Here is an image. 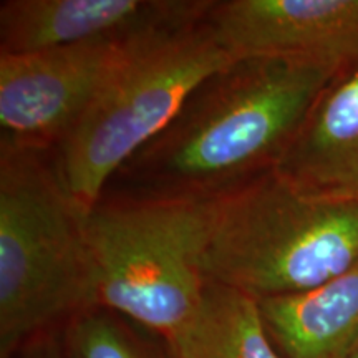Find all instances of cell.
<instances>
[{
	"label": "cell",
	"instance_id": "cell-1",
	"mask_svg": "<svg viewBox=\"0 0 358 358\" xmlns=\"http://www.w3.org/2000/svg\"><path fill=\"white\" fill-rule=\"evenodd\" d=\"M340 65L294 57L236 58L191 93L163 133L115 174L108 187L116 189L106 194H231L275 169Z\"/></svg>",
	"mask_w": 358,
	"mask_h": 358
},
{
	"label": "cell",
	"instance_id": "cell-2",
	"mask_svg": "<svg viewBox=\"0 0 358 358\" xmlns=\"http://www.w3.org/2000/svg\"><path fill=\"white\" fill-rule=\"evenodd\" d=\"M83 219L47 151L0 143V358L95 307Z\"/></svg>",
	"mask_w": 358,
	"mask_h": 358
},
{
	"label": "cell",
	"instance_id": "cell-3",
	"mask_svg": "<svg viewBox=\"0 0 358 358\" xmlns=\"http://www.w3.org/2000/svg\"><path fill=\"white\" fill-rule=\"evenodd\" d=\"M201 266L256 301L319 287L358 266V201L306 194L272 169L219 199Z\"/></svg>",
	"mask_w": 358,
	"mask_h": 358
},
{
	"label": "cell",
	"instance_id": "cell-4",
	"mask_svg": "<svg viewBox=\"0 0 358 358\" xmlns=\"http://www.w3.org/2000/svg\"><path fill=\"white\" fill-rule=\"evenodd\" d=\"M219 199L105 194L85 214L95 307L161 340L198 313L208 280L203 256Z\"/></svg>",
	"mask_w": 358,
	"mask_h": 358
},
{
	"label": "cell",
	"instance_id": "cell-5",
	"mask_svg": "<svg viewBox=\"0 0 358 358\" xmlns=\"http://www.w3.org/2000/svg\"><path fill=\"white\" fill-rule=\"evenodd\" d=\"M232 60L208 15L143 42L57 148V173L80 211L87 214L115 174L176 118L191 93Z\"/></svg>",
	"mask_w": 358,
	"mask_h": 358
},
{
	"label": "cell",
	"instance_id": "cell-6",
	"mask_svg": "<svg viewBox=\"0 0 358 358\" xmlns=\"http://www.w3.org/2000/svg\"><path fill=\"white\" fill-rule=\"evenodd\" d=\"M150 38L0 53V143L57 150L98 92Z\"/></svg>",
	"mask_w": 358,
	"mask_h": 358
},
{
	"label": "cell",
	"instance_id": "cell-7",
	"mask_svg": "<svg viewBox=\"0 0 358 358\" xmlns=\"http://www.w3.org/2000/svg\"><path fill=\"white\" fill-rule=\"evenodd\" d=\"M211 6V0H3L0 53L148 38L204 19Z\"/></svg>",
	"mask_w": 358,
	"mask_h": 358
},
{
	"label": "cell",
	"instance_id": "cell-8",
	"mask_svg": "<svg viewBox=\"0 0 358 358\" xmlns=\"http://www.w3.org/2000/svg\"><path fill=\"white\" fill-rule=\"evenodd\" d=\"M208 22L234 58H358V0L213 2Z\"/></svg>",
	"mask_w": 358,
	"mask_h": 358
},
{
	"label": "cell",
	"instance_id": "cell-9",
	"mask_svg": "<svg viewBox=\"0 0 358 358\" xmlns=\"http://www.w3.org/2000/svg\"><path fill=\"white\" fill-rule=\"evenodd\" d=\"M274 171L306 194L358 201V58L322 88Z\"/></svg>",
	"mask_w": 358,
	"mask_h": 358
},
{
	"label": "cell",
	"instance_id": "cell-10",
	"mask_svg": "<svg viewBox=\"0 0 358 358\" xmlns=\"http://www.w3.org/2000/svg\"><path fill=\"white\" fill-rule=\"evenodd\" d=\"M257 306L284 358H350L358 348V266L315 289Z\"/></svg>",
	"mask_w": 358,
	"mask_h": 358
},
{
	"label": "cell",
	"instance_id": "cell-11",
	"mask_svg": "<svg viewBox=\"0 0 358 358\" xmlns=\"http://www.w3.org/2000/svg\"><path fill=\"white\" fill-rule=\"evenodd\" d=\"M164 343L171 358H284L256 299L214 282L206 285L194 319Z\"/></svg>",
	"mask_w": 358,
	"mask_h": 358
},
{
	"label": "cell",
	"instance_id": "cell-12",
	"mask_svg": "<svg viewBox=\"0 0 358 358\" xmlns=\"http://www.w3.org/2000/svg\"><path fill=\"white\" fill-rule=\"evenodd\" d=\"M60 337L70 358H171L159 337L100 307L70 319Z\"/></svg>",
	"mask_w": 358,
	"mask_h": 358
},
{
	"label": "cell",
	"instance_id": "cell-13",
	"mask_svg": "<svg viewBox=\"0 0 358 358\" xmlns=\"http://www.w3.org/2000/svg\"><path fill=\"white\" fill-rule=\"evenodd\" d=\"M12 358H70L62 342L60 330L30 340Z\"/></svg>",
	"mask_w": 358,
	"mask_h": 358
},
{
	"label": "cell",
	"instance_id": "cell-14",
	"mask_svg": "<svg viewBox=\"0 0 358 358\" xmlns=\"http://www.w3.org/2000/svg\"><path fill=\"white\" fill-rule=\"evenodd\" d=\"M350 358H358V348H357V350H355V353H353V355H352Z\"/></svg>",
	"mask_w": 358,
	"mask_h": 358
}]
</instances>
